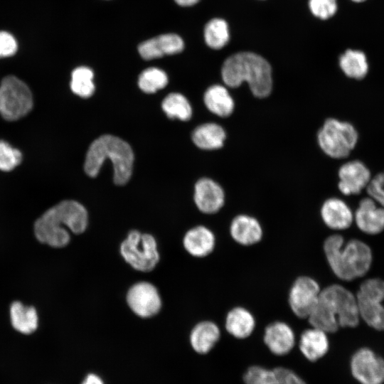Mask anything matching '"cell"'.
<instances>
[{"label":"cell","instance_id":"cell-1","mask_svg":"<svg viewBox=\"0 0 384 384\" xmlns=\"http://www.w3.org/2000/svg\"><path fill=\"white\" fill-rule=\"evenodd\" d=\"M360 319L356 294L338 284L321 289L319 300L307 318L311 326L327 334L335 333L340 327L354 328Z\"/></svg>","mask_w":384,"mask_h":384},{"label":"cell","instance_id":"cell-2","mask_svg":"<svg viewBox=\"0 0 384 384\" xmlns=\"http://www.w3.org/2000/svg\"><path fill=\"white\" fill-rule=\"evenodd\" d=\"M88 225L86 208L74 200H64L48 209L34 223V233L38 241L53 247L68 245L70 235L81 234Z\"/></svg>","mask_w":384,"mask_h":384},{"label":"cell","instance_id":"cell-3","mask_svg":"<svg viewBox=\"0 0 384 384\" xmlns=\"http://www.w3.org/2000/svg\"><path fill=\"white\" fill-rule=\"evenodd\" d=\"M323 250L331 272L345 282L363 277L372 265L371 248L359 239L352 238L346 242L341 235L332 234L324 240Z\"/></svg>","mask_w":384,"mask_h":384},{"label":"cell","instance_id":"cell-4","mask_svg":"<svg viewBox=\"0 0 384 384\" xmlns=\"http://www.w3.org/2000/svg\"><path fill=\"white\" fill-rule=\"evenodd\" d=\"M221 75L224 83L230 87L246 82L257 97H266L272 91L271 66L263 57L254 53L240 52L228 57L223 64Z\"/></svg>","mask_w":384,"mask_h":384},{"label":"cell","instance_id":"cell-5","mask_svg":"<svg viewBox=\"0 0 384 384\" xmlns=\"http://www.w3.org/2000/svg\"><path fill=\"white\" fill-rule=\"evenodd\" d=\"M108 159L113 166L114 183L126 184L132 176L134 153L128 143L113 135H102L90 144L84 164L85 173L90 177L97 176Z\"/></svg>","mask_w":384,"mask_h":384},{"label":"cell","instance_id":"cell-6","mask_svg":"<svg viewBox=\"0 0 384 384\" xmlns=\"http://www.w3.org/2000/svg\"><path fill=\"white\" fill-rule=\"evenodd\" d=\"M119 250L125 262L133 269L142 272L153 270L160 260L155 238L137 230L128 233Z\"/></svg>","mask_w":384,"mask_h":384},{"label":"cell","instance_id":"cell-7","mask_svg":"<svg viewBox=\"0 0 384 384\" xmlns=\"http://www.w3.org/2000/svg\"><path fill=\"white\" fill-rule=\"evenodd\" d=\"M33 94L28 85L15 75H6L0 83V114L13 122L26 116L33 109Z\"/></svg>","mask_w":384,"mask_h":384},{"label":"cell","instance_id":"cell-8","mask_svg":"<svg viewBox=\"0 0 384 384\" xmlns=\"http://www.w3.org/2000/svg\"><path fill=\"white\" fill-rule=\"evenodd\" d=\"M358 134L353 124L336 119H327L318 132V142L331 158L347 157L356 146Z\"/></svg>","mask_w":384,"mask_h":384},{"label":"cell","instance_id":"cell-9","mask_svg":"<svg viewBox=\"0 0 384 384\" xmlns=\"http://www.w3.org/2000/svg\"><path fill=\"white\" fill-rule=\"evenodd\" d=\"M356 297L361 319L375 330L384 331V279H365Z\"/></svg>","mask_w":384,"mask_h":384},{"label":"cell","instance_id":"cell-10","mask_svg":"<svg viewBox=\"0 0 384 384\" xmlns=\"http://www.w3.org/2000/svg\"><path fill=\"white\" fill-rule=\"evenodd\" d=\"M321 288L319 282L308 275L297 277L288 293L287 302L292 312L299 319H307L315 307Z\"/></svg>","mask_w":384,"mask_h":384},{"label":"cell","instance_id":"cell-11","mask_svg":"<svg viewBox=\"0 0 384 384\" xmlns=\"http://www.w3.org/2000/svg\"><path fill=\"white\" fill-rule=\"evenodd\" d=\"M126 300L132 312L144 319L157 314L162 304L158 289L148 282L134 284L127 293Z\"/></svg>","mask_w":384,"mask_h":384},{"label":"cell","instance_id":"cell-12","mask_svg":"<svg viewBox=\"0 0 384 384\" xmlns=\"http://www.w3.org/2000/svg\"><path fill=\"white\" fill-rule=\"evenodd\" d=\"M351 370L361 384L384 383V360L368 348H361L353 354Z\"/></svg>","mask_w":384,"mask_h":384},{"label":"cell","instance_id":"cell-13","mask_svg":"<svg viewBox=\"0 0 384 384\" xmlns=\"http://www.w3.org/2000/svg\"><path fill=\"white\" fill-rule=\"evenodd\" d=\"M338 188L345 196L358 195L366 188L371 179L370 171L361 161L345 163L338 170Z\"/></svg>","mask_w":384,"mask_h":384},{"label":"cell","instance_id":"cell-14","mask_svg":"<svg viewBox=\"0 0 384 384\" xmlns=\"http://www.w3.org/2000/svg\"><path fill=\"white\" fill-rule=\"evenodd\" d=\"M185 43L176 33H164L142 42L138 46L140 56L150 60L164 55H175L182 52Z\"/></svg>","mask_w":384,"mask_h":384},{"label":"cell","instance_id":"cell-15","mask_svg":"<svg viewBox=\"0 0 384 384\" xmlns=\"http://www.w3.org/2000/svg\"><path fill=\"white\" fill-rule=\"evenodd\" d=\"M353 222L365 234H380L384 230V208L369 196L362 198L353 213Z\"/></svg>","mask_w":384,"mask_h":384},{"label":"cell","instance_id":"cell-16","mask_svg":"<svg viewBox=\"0 0 384 384\" xmlns=\"http://www.w3.org/2000/svg\"><path fill=\"white\" fill-rule=\"evenodd\" d=\"M263 341L274 355L285 356L290 353L295 346V334L287 323L275 321L265 327Z\"/></svg>","mask_w":384,"mask_h":384},{"label":"cell","instance_id":"cell-17","mask_svg":"<svg viewBox=\"0 0 384 384\" xmlns=\"http://www.w3.org/2000/svg\"><path fill=\"white\" fill-rule=\"evenodd\" d=\"M229 233L237 244L249 247L261 242L264 230L262 224L255 217L240 214L230 222Z\"/></svg>","mask_w":384,"mask_h":384},{"label":"cell","instance_id":"cell-18","mask_svg":"<svg viewBox=\"0 0 384 384\" xmlns=\"http://www.w3.org/2000/svg\"><path fill=\"white\" fill-rule=\"evenodd\" d=\"M194 202L198 209L205 214L218 212L225 203L222 187L208 178H203L195 186Z\"/></svg>","mask_w":384,"mask_h":384},{"label":"cell","instance_id":"cell-19","mask_svg":"<svg viewBox=\"0 0 384 384\" xmlns=\"http://www.w3.org/2000/svg\"><path fill=\"white\" fill-rule=\"evenodd\" d=\"M324 225L335 231L349 228L353 223V213L343 200L330 198L322 204L320 210Z\"/></svg>","mask_w":384,"mask_h":384},{"label":"cell","instance_id":"cell-20","mask_svg":"<svg viewBox=\"0 0 384 384\" xmlns=\"http://www.w3.org/2000/svg\"><path fill=\"white\" fill-rule=\"evenodd\" d=\"M185 250L195 257H205L215 249L216 238L213 232L203 225H198L188 230L183 239Z\"/></svg>","mask_w":384,"mask_h":384},{"label":"cell","instance_id":"cell-21","mask_svg":"<svg viewBox=\"0 0 384 384\" xmlns=\"http://www.w3.org/2000/svg\"><path fill=\"white\" fill-rule=\"evenodd\" d=\"M328 334L312 326L302 333L299 348L305 358L311 362H316L327 353L329 349Z\"/></svg>","mask_w":384,"mask_h":384},{"label":"cell","instance_id":"cell-22","mask_svg":"<svg viewBox=\"0 0 384 384\" xmlns=\"http://www.w3.org/2000/svg\"><path fill=\"white\" fill-rule=\"evenodd\" d=\"M256 327V319L247 308L236 306L231 308L225 318L226 331L237 339L250 337Z\"/></svg>","mask_w":384,"mask_h":384},{"label":"cell","instance_id":"cell-23","mask_svg":"<svg viewBox=\"0 0 384 384\" xmlns=\"http://www.w3.org/2000/svg\"><path fill=\"white\" fill-rule=\"evenodd\" d=\"M220 329L215 322L209 320L196 324L192 329L189 341L195 352L199 354L209 353L219 341Z\"/></svg>","mask_w":384,"mask_h":384},{"label":"cell","instance_id":"cell-24","mask_svg":"<svg viewBox=\"0 0 384 384\" xmlns=\"http://www.w3.org/2000/svg\"><path fill=\"white\" fill-rule=\"evenodd\" d=\"M204 103L213 114L226 117L234 110V100L225 87L214 85L207 89L204 94Z\"/></svg>","mask_w":384,"mask_h":384},{"label":"cell","instance_id":"cell-25","mask_svg":"<svg viewBox=\"0 0 384 384\" xmlns=\"http://www.w3.org/2000/svg\"><path fill=\"white\" fill-rule=\"evenodd\" d=\"M10 316L13 328L22 334H31L38 329V317L32 306H25L18 301L14 302L10 307Z\"/></svg>","mask_w":384,"mask_h":384},{"label":"cell","instance_id":"cell-26","mask_svg":"<svg viewBox=\"0 0 384 384\" xmlns=\"http://www.w3.org/2000/svg\"><path fill=\"white\" fill-rule=\"evenodd\" d=\"M226 134L219 124L206 123L196 127L192 134L193 143L200 149H217L223 146Z\"/></svg>","mask_w":384,"mask_h":384},{"label":"cell","instance_id":"cell-27","mask_svg":"<svg viewBox=\"0 0 384 384\" xmlns=\"http://www.w3.org/2000/svg\"><path fill=\"white\" fill-rule=\"evenodd\" d=\"M339 65L350 78L363 79L368 72L366 55L358 50L348 49L339 57Z\"/></svg>","mask_w":384,"mask_h":384},{"label":"cell","instance_id":"cell-28","mask_svg":"<svg viewBox=\"0 0 384 384\" xmlns=\"http://www.w3.org/2000/svg\"><path fill=\"white\" fill-rule=\"evenodd\" d=\"M206 45L215 50L223 48L230 38L229 27L227 22L220 18H214L207 22L203 31Z\"/></svg>","mask_w":384,"mask_h":384},{"label":"cell","instance_id":"cell-29","mask_svg":"<svg viewBox=\"0 0 384 384\" xmlns=\"http://www.w3.org/2000/svg\"><path fill=\"white\" fill-rule=\"evenodd\" d=\"M93 78L94 73L91 68L86 66L75 68L71 73L70 83L72 92L83 98L92 96L95 92Z\"/></svg>","mask_w":384,"mask_h":384},{"label":"cell","instance_id":"cell-30","mask_svg":"<svg viewBox=\"0 0 384 384\" xmlns=\"http://www.w3.org/2000/svg\"><path fill=\"white\" fill-rule=\"evenodd\" d=\"M162 109L170 119L182 121L190 119L192 115L191 106L188 100L180 93H170L163 100Z\"/></svg>","mask_w":384,"mask_h":384},{"label":"cell","instance_id":"cell-31","mask_svg":"<svg viewBox=\"0 0 384 384\" xmlns=\"http://www.w3.org/2000/svg\"><path fill=\"white\" fill-rule=\"evenodd\" d=\"M168 80V76L163 70L151 67L141 73L138 79V85L143 92L154 93L165 87Z\"/></svg>","mask_w":384,"mask_h":384},{"label":"cell","instance_id":"cell-32","mask_svg":"<svg viewBox=\"0 0 384 384\" xmlns=\"http://www.w3.org/2000/svg\"><path fill=\"white\" fill-rule=\"evenodd\" d=\"M21 151L6 141L0 140V171L8 172L14 170L22 161Z\"/></svg>","mask_w":384,"mask_h":384},{"label":"cell","instance_id":"cell-33","mask_svg":"<svg viewBox=\"0 0 384 384\" xmlns=\"http://www.w3.org/2000/svg\"><path fill=\"white\" fill-rule=\"evenodd\" d=\"M245 384H279L274 370L260 366H252L247 369L244 375Z\"/></svg>","mask_w":384,"mask_h":384},{"label":"cell","instance_id":"cell-34","mask_svg":"<svg viewBox=\"0 0 384 384\" xmlns=\"http://www.w3.org/2000/svg\"><path fill=\"white\" fill-rule=\"evenodd\" d=\"M336 0H309V7L312 14L322 20L332 17L337 11Z\"/></svg>","mask_w":384,"mask_h":384},{"label":"cell","instance_id":"cell-35","mask_svg":"<svg viewBox=\"0 0 384 384\" xmlns=\"http://www.w3.org/2000/svg\"><path fill=\"white\" fill-rule=\"evenodd\" d=\"M366 188L368 196L384 208V172L371 178Z\"/></svg>","mask_w":384,"mask_h":384},{"label":"cell","instance_id":"cell-36","mask_svg":"<svg viewBox=\"0 0 384 384\" xmlns=\"http://www.w3.org/2000/svg\"><path fill=\"white\" fill-rule=\"evenodd\" d=\"M18 50V43L9 32L0 31V58L13 56Z\"/></svg>","mask_w":384,"mask_h":384},{"label":"cell","instance_id":"cell-37","mask_svg":"<svg viewBox=\"0 0 384 384\" xmlns=\"http://www.w3.org/2000/svg\"><path fill=\"white\" fill-rule=\"evenodd\" d=\"M279 384H306V383L293 370L277 367L273 369Z\"/></svg>","mask_w":384,"mask_h":384},{"label":"cell","instance_id":"cell-38","mask_svg":"<svg viewBox=\"0 0 384 384\" xmlns=\"http://www.w3.org/2000/svg\"><path fill=\"white\" fill-rule=\"evenodd\" d=\"M80 384H105L103 379L97 374L90 373L86 375Z\"/></svg>","mask_w":384,"mask_h":384},{"label":"cell","instance_id":"cell-39","mask_svg":"<svg viewBox=\"0 0 384 384\" xmlns=\"http://www.w3.org/2000/svg\"><path fill=\"white\" fill-rule=\"evenodd\" d=\"M176 4L183 7L192 6L200 1V0H174Z\"/></svg>","mask_w":384,"mask_h":384},{"label":"cell","instance_id":"cell-40","mask_svg":"<svg viewBox=\"0 0 384 384\" xmlns=\"http://www.w3.org/2000/svg\"><path fill=\"white\" fill-rule=\"evenodd\" d=\"M353 1H355V2H357V3H360V2H363V1H365L366 0H351Z\"/></svg>","mask_w":384,"mask_h":384}]
</instances>
